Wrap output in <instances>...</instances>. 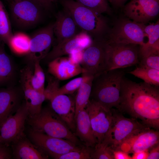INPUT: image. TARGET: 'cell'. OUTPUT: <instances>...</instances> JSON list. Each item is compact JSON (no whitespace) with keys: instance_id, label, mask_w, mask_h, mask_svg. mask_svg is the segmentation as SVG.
Listing matches in <instances>:
<instances>
[{"instance_id":"1","label":"cell","mask_w":159,"mask_h":159,"mask_svg":"<svg viewBox=\"0 0 159 159\" xmlns=\"http://www.w3.org/2000/svg\"><path fill=\"white\" fill-rule=\"evenodd\" d=\"M147 127L159 128V86L145 82L137 83L124 76L121 84L120 98L117 108Z\"/></svg>"},{"instance_id":"2","label":"cell","mask_w":159,"mask_h":159,"mask_svg":"<svg viewBox=\"0 0 159 159\" xmlns=\"http://www.w3.org/2000/svg\"><path fill=\"white\" fill-rule=\"evenodd\" d=\"M59 2L82 31L93 39L105 38L110 28L107 20L102 14L74 0H59Z\"/></svg>"},{"instance_id":"3","label":"cell","mask_w":159,"mask_h":159,"mask_svg":"<svg viewBox=\"0 0 159 159\" xmlns=\"http://www.w3.org/2000/svg\"><path fill=\"white\" fill-rule=\"evenodd\" d=\"M120 69L106 71L94 77L90 99L109 109L117 108L120 101L121 82L125 74Z\"/></svg>"},{"instance_id":"4","label":"cell","mask_w":159,"mask_h":159,"mask_svg":"<svg viewBox=\"0 0 159 159\" xmlns=\"http://www.w3.org/2000/svg\"><path fill=\"white\" fill-rule=\"evenodd\" d=\"M26 120L35 131L81 145L77 137L51 107L42 108L39 113L28 116Z\"/></svg>"},{"instance_id":"5","label":"cell","mask_w":159,"mask_h":159,"mask_svg":"<svg viewBox=\"0 0 159 159\" xmlns=\"http://www.w3.org/2000/svg\"><path fill=\"white\" fill-rule=\"evenodd\" d=\"M12 23L25 29L37 26L43 20L46 11L34 0H6Z\"/></svg>"},{"instance_id":"6","label":"cell","mask_w":159,"mask_h":159,"mask_svg":"<svg viewBox=\"0 0 159 159\" xmlns=\"http://www.w3.org/2000/svg\"><path fill=\"white\" fill-rule=\"evenodd\" d=\"M144 24L136 22L127 18L121 17L116 21L105 37L109 43L143 44L147 35Z\"/></svg>"},{"instance_id":"7","label":"cell","mask_w":159,"mask_h":159,"mask_svg":"<svg viewBox=\"0 0 159 159\" xmlns=\"http://www.w3.org/2000/svg\"><path fill=\"white\" fill-rule=\"evenodd\" d=\"M112 110L113 114L112 124L101 142L115 150L118 149L123 142L132 135L147 127L135 119L125 117L116 113L112 108Z\"/></svg>"},{"instance_id":"8","label":"cell","mask_w":159,"mask_h":159,"mask_svg":"<svg viewBox=\"0 0 159 159\" xmlns=\"http://www.w3.org/2000/svg\"><path fill=\"white\" fill-rule=\"evenodd\" d=\"M105 38L93 39L84 49L80 64L82 76L93 78L107 71Z\"/></svg>"},{"instance_id":"9","label":"cell","mask_w":159,"mask_h":159,"mask_svg":"<svg viewBox=\"0 0 159 159\" xmlns=\"http://www.w3.org/2000/svg\"><path fill=\"white\" fill-rule=\"evenodd\" d=\"M106 42L107 71L138 64L139 45L109 43Z\"/></svg>"},{"instance_id":"10","label":"cell","mask_w":159,"mask_h":159,"mask_svg":"<svg viewBox=\"0 0 159 159\" xmlns=\"http://www.w3.org/2000/svg\"><path fill=\"white\" fill-rule=\"evenodd\" d=\"M29 137L32 142L47 155L52 157L80 149L82 145H77L68 140L54 137L31 129Z\"/></svg>"},{"instance_id":"11","label":"cell","mask_w":159,"mask_h":159,"mask_svg":"<svg viewBox=\"0 0 159 159\" xmlns=\"http://www.w3.org/2000/svg\"><path fill=\"white\" fill-rule=\"evenodd\" d=\"M85 108L88 112L97 144L100 143L104 140L111 125L113 118L112 109L107 108L91 99H90Z\"/></svg>"},{"instance_id":"12","label":"cell","mask_w":159,"mask_h":159,"mask_svg":"<svg viewBox=\"0 0 159 159\" xmlns=\"http://www.w3.org/2000/svg\"><path fill=\"white\" fill-rule=\"evenodd\" d=\"M28 116L24 101L16 112L7 118L0 127V143L9 146L23 135L25 123Z\"/></svg>"},{"instance_id":"13","label":"cell","mask_w":159,"mask_h":159,"mask_svg":"<svg viewBox=\"0 0 159 159\" xmlns=\"http://www.w3.org/2000/svg\"><path fill=\"white\" fill-rule=\"evenodd\" d=\"M54 23H51L34 33L31 37L30 46L26 59L31 64L45 57L54 40Z\"/></svg>"},{"instance_id":"14","label":"cell","mask_w":159,"mask_h":159,"mask_svg":"<svg viewBox=\"0 0 159 159\" xmlns=\"http://www.w3.org/2000/svg\"><path fill=\"white\" fill-rule=\"evenodd\" d=\"M125 16L136 22L145 24L159 13V0H131L123 7Z\"/></svg>"},{"instance_id":"15","label":"cell","mask_w":159,"mask_h":159,"mask_svg":"<svg viewBox=\"0 0 159 159\" xmlns=\"http://www.w3.org/2000/svg\"><path fill=\"white\" fill-rule=\"evenodd\" d=\"M159 141V131L146 127L126 139L118 149L128 153L149 150Z\"/></svg>"},{"instance_id":"16","label":"cell","mask_w":159,"mask_h":159,"mask_svg":"<svg viewBox=\"0 0 159 159\" xmlns=\"http://www.w3.org/2000/svg\"><path fill=\"white\" fill-rule=\"evenodd\" d=\"M51 108L74 134L76 130L75 99L64 94L53 95L49 100Z\"/></svg>"},{"instance_id":"17","label":"cell","mask_w":159,"mask_h":159,"mask_svg":"<svg viewBox=\"0 0 159 159\" xmlns=\"http://www.w3.org/2000/svg\"><path fill=\"white\" fill-rule=\"evenodd\" d=\"M21 82L24 102L28 112L29 117L34 116L41 111L42 105L46 100L44 92L38 91L31 85L28 78V71L25 68L21 72Z\"/></svg>"},{"instance_id":"18","label":"cell","mask_w":159,"mask_h":159,"mask_svg":"<svg viewBox=\"0 0 159 159\" xmlns=\"http://www.w3.org/2000/svg\"><path fill=\"white\" fill-rule=\"evenodd\" d=\"M21 91L13 87L0 89V127L21 105L24 97L23 91Z\"/></svg>"},{"instance_id":"19","label":"cell","mask_w":159,"mask_h":159,"mask_svg":"<svg viewBox=\"0 0 159 159\" xmlns=\"http://www.w3.org/2000/svg\"><path fill=\"white\" fill-rule=\"evenodd\" d=\"M80 33L62 42L55 44L44 58L48 62L58 57L84 50L91 44Z\"/></svg>"},{"instance_id":"20","label":"cell","mask_w":159,"mask_h":159,"mask_svg":"<svg viewBox=\"0 0 159 159\" xmlns=\"http://www.w3.org/2000/svg\"><path fill=\"white\" fill-rule=\"evenodd\" d=\"M80 29L71 16L63 9L56 16L54 23V34L56 38V44H60L80 33Z\"/></svg>"},{"instance_id":"21","label":"cell","mask_w":159,"mask_h":159,"mask_svg":"<svg viewBox=\"0 0 159 159\" xmlns=\"http://www.w3.org/2000/svg\"><path fill=\"white\" fill-rule=\"evenodd\" d=\"M80 64L73 62L69 58L62 57L56 58L48 62V71L59 80H64L82 73Z\"/></svg>"},{"instance_id":"22","label":"cell","mask_w":159,"mask_h":159,"mask_svg":"<svg viewBox=\"0 0 159 159\" xmlns=\"http://www.w3.org/2000/svg\"><path fill=\"white\" fill-rule=\"evenodd\" d=\"M12 155L17 159H46L47 155L23 135L12 144Z\"/></svg>"},{"instance_id":"23","label":"cell","mask_w":159,"mask_h":159,"mask_svg":"<svg viewBox=\"0 0 159 159\" xmlns=\"http://www.w3.org/2000/svg\"><path fill=\"white\" fill-rule=\"evenodd\" d=\"M75 121V135L85 146L94 148L97 142L93 133L89 115L85 108L77 114Z\"/></svg>"},{"instance_id":"24","label":"cell","mask_w":159,"mask_h":159,"mask_svg":"<svg viewBox=\"0 0 159 159\" xmlns=\"http://www.w3.org/2000/svg\"><path fill=\"white\" fill-rule=\"evenodd\" d=\"M144 32L148 37V41L139 46V58L152 54H159V21L155 24L145 25Z\"/></svg>"},{"instance_id":"25","label":"cell","mask_w":159,"mask_h":159,"mask_svg":"<svg viewBox=\"0 0 159 159\" xmlns=\"http://www.w3.org/2000/svg\"><path fill=\"white\" fill-rule=\"evenodd\" d=\"M30 37L23 32H19L13 34L6 44L14 54L26 55L30 50Z\"/></svg>"},{"instance_id":"26","label":"cell","mask_w":159,"mask_h":159,"mask_svg":"<svg viewBox=\"0 0 159 159\" xmlns=\"http://www.w3.org/2000/svg\"><path fill=\"white\" fill-rule=\"evenodd\" d=\"M93 77L86 76L77 90L75 99V118L77 114L85 108L90 98Z\"/></svg>"},{"instance_id":"27","label":"cell","mask_w":159,"mask_h":159,"mask_svg":"<svg viewBox=\"0 0 159 159\" xmlns=\"http://www.w3.org/2000/svg\"><path fill=\"white\" fill-rule=\"evenodd\" d=\"M0 41V85L9 81L14 74L12 61Z\"/></svg>"},{"instance_id":"28","label":"cell","mask_w":159,"mask_h":159,"mask_svg":"<svg viewBox=\"0 0 159 159\" xmlns=\"http://www.w3.org/2000/svg\"><path fill=\"white\" fill-rule=\"evenodd\" d=\"M40 62L37 61L34 62L33 71L31 67L29 66L27 67L28 78L30 84L34 89L44 92L45 75Z\"/></svg>"},{"instance_id":"29","label":"cell","mask_w":159,"mask_h":159,"mask_svg":"<svg viewBox=\"0 0 159 159\" xmlns=\"http://www.w3.org/2000/svg\"><path fill=\"white\" fill-rule=\"evenodd\" d=\"M129 73L142 79L146 83L159 86V70L139 67Z\"/></svg>"},{"instance_id":"30","label":"cell","mask_w":159,"mask_h":159,"mask_svg":"<svg viewBox=\"0 0 159 159\" xmlns=\"http://www.w3.org/2000/svg\"><path fill=\"white\" fill-rule=\"evenodd\" d=\"M13 34L10 19L3 3L0 0V41L6 44Z\"/></svg>"},{"instance_id":"31","label":"cell","mask_w":159,"mask_h":159,"mask_svg":"<svg viewBox=\"0 0 159 159\" xmlns=\"http://www.w3.org/2000/svg\"><path fill=\"white\" fill-rule=\"evenodd\" d=\"M85 6L102 14H111L112 10L107 0H75Z\"/></svg>"},{"instance_id":"32","label":"cell","mask_w":159,"mask_h":159,"mask_svg":"<svg viewBox=\"0 0 159 159\" xmlns=\"http://www.w3.org/2000/svg\"><path fill=\"white\" fill-rule=\"evenodd\" d=\"M94 148L84 145L79 150L71 151L63 154L54 155L52 157L56 159H91Z\"/></svg>"},{"instance_id":"33","label":"cell","mask_w":159,"mask_h":159,"mask_svg":"<svg viewBox=\"0 0 159 159\" xmlns=\"http://www.w3.org/2000/svg\"><path fill=\"white\" fill-rule=\"evenodd\" d=\"M86 76H83L81 77L76 78L69 82L61 87L52 92L48 97L47 100L52 95L59 94H70L73 93L78 90L83 82Z\"/></svg>"},{"instance_id":"34","label":"cell","mask_w":159,"mask_h":159,"mask_svg":"<svg viewBox=\"0 0 159 159\" xmlns=\"http://www.w3.org/2000/svg\"><path fill=\"white\" fill-rule=\"evenodd\" d=\"M113 151L107 144L102 142L97 143L94 148L91 159H114Z\"/></svg>"},{"instance_id":"35","label":"cell","mask_w":159,"mask_h":159,"mask_svg":"<svg viewBox=\"0 0 159 159\" xmlns=\"http://www.w3.org/2000/svg\"><path fill=\"white\" fill-rule=\"evenodd\" d=\"M139 66L159 70V54H152L140 59Z\"/></svg>"},{"instance_id":"36","label":"cell","mask_w":159,"mask_h":159,"mask_svg":"<svg viewBox=\"0 0 159 159\" xmlns=\"http://www.w3.org/2000/svg\"><path fill=\"white\" fill-rule=\"evenodd\" d=\"M12 153L9 146L0 143V159L11 158Z\"/></svg>"},{"instance_id":"37","label":"cell","mask_w":159,"mask_h":159,"mask_svg":"<svg viewBox=\"0 0 159 159\" xmlns=\"http://www.w3.org/2000/svg\"><path fill=\"white\" fill-rule=\"evenodd\" d=\"M147 159H159V144H156L149 150Z\"/></svg>"},{"instance_id":"38","label":"cell","mask_w":159,"mask_h":159,"mask_svg":"<svg viewBox=\"0 0 159 159\" xmlns=\"http://www.w3.org/2000/svg\"><path fill=\"white\" fill-rule=\"evenodd\" d=\"M114 159H132L128 153L120 149L113 150Z\"/></svg>"},{"instance_id":"39","label":"cell","mask_w":159,"mask_h":159,"mask_svg":"<svg viewBox=\"0 0 159 159\" xmlns=\"http://www.w3.org/2000/svg\"><path fill=\"white\" fill-rule=\"evenodd\" d=\"M40 5L46 11H51L54 3L52 0H34Z\"/></svg>"},{"instance_id":"40","label":"cell","mask_w":159,"mask_h":159,"mask_svg":"<svg viewBox=\"0 0 159 159\" xmlns=\"http://www.w3.org/2000/svg\"><path fill=\"white\" fill-rule=\"evenodd\" d=\"M108 2L116 9L123 8L128 0H107Z\"/></svg>"},{"instance_id":"41","label":"cell","mask_w":159,"mask_h":159,"mask_svg":"<svg viewBox=\"0 0 159 159\" xmlns=\"http://www.w3.org/2000/svg\"><path fill=\"white\" fill-rule=\"evenodd\" d=\"M149 150L134 153L132 157V159H147Z\"/></svg>"},{"instance_id":"42","label":"cell","mask_w":159,"mask_h":159,"mask_svg":"<svg viewBox=\"0 0 159 159\" xmlns=\"http://www.w3.org/2000/svg\"><path fill=\"white\" fill-rule=\"evenodd\" d=\"M54 3H55L59 1V0H52Z\"/></svg>"}]
</instances>
